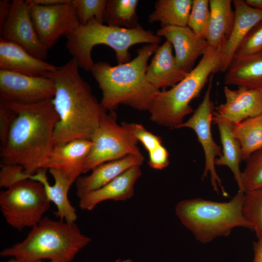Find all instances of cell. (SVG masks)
<instances>
[{
	"label": "cell",
	"mask_w": 262,
	"mask_h": 262,
	"mask_svg": "<svg viewBox=\"0 0 262 262\" xmlns=\"http://www.w3.org/2000/svg\"><path fill=\"white\" fill-rule=\"evenodd\" d=\"M79 66L72 58L45 77L54 82L51 102L59 120L54 131L55 145L77 139L91 140L107 114L103 107L82 78Z\"/></svg>",
	"instance_id": "1"
},
{
	"label": "cell",
	"mask_w": 262,
	"mask_h": 262,
	"mask_svg": "<svg viewBox=\"0 0 262 262\" xmlns=\"http://www.w3.org/2000/svg\"><path fill=\"white\" fill-rule=\"evenodd\" d=\"M12 103L17 115L1 147L0 165H19L25 174L33 175L44 168L55 146L58 115L51 99L31 104Z\"/></svg>",
	"instance_id": "2"
},
{
	"label": "cell",
	"mask_w": 262,
	"mask_h": 262,
	"mask_svg": "<svg viewBox=\"0 0 262 262\" xmlns=\"http://www.w3.org/2000/svg\"><path fill=\"white\" fill-rule=\"evenodd\" d=\"M159 44H148L137 50L129 62L112 66L106 62L94 64L90 72L101 91V104L107 111L124 105L139 111L148 110L159 91L147 80L148 61Z\"/></svg>",
	"instance_id": "3"
},
{
	"label": "cell",
	"mask_w": 262,
	"mask_h": 262,
	"mask_svg": "<svg viewBox=\"0 0 262 262\" xmlns=\"http://www.w3.org/2000/svg\"><path fill=\"white\" fill-rule=\"evenodd\" d=\"M91 239L82 233L75 222L44 217L32 228L22 242L4 249L3 257H12L22 262H71Z\"/></svg>",
	"instance_id": "4"
},
{
	"label": "cell",
	"mask_w": 262,
	"mask_h": 262,
	"mask_svg": "<svg viewBox=\"0 0 262 262\" xmlns=\"http://www.w3.org/2000/svg\"><path fill=\"white\" fill-rule=\"evenodd\" d=\"M223 47L208 46L197 65L183 80L169 90L158 91L147 110L152 121L177 129L185 117L194 112L190 102L199 96L210 76L220 70Z\"/></svg>",
	"instance_id": "5"
},
{
	"label": "cell",
	"mask_w": 262,
	"mask_h": 262,
	"mask_svg": "<svg viewBox=\"0 0 262 262\" xmlns=\"http://www.w3.org/2000/svg\"><path fill=\"white\" fill-rule=\"evenodd\" d=\"M66 46L79 67L91 71L95 63L92 58L93 48L105 45L115 52L118 65L131 61L129 49L138 44H159L161 38L140 24L132 29L105 25L95 19L79 27L66 36Z\"/></svg>",
	"instance_id": "6"
},
{
	"label": "cell",
	"mask_w": 262,
	"mask_h": 262,
	"mask_svg": "<svg viewBox=\"0 0 262 262\" xmlns=\"http://www.w3.org/2000/svg\"><path fill=\"white\" fill-rule=\"evenodd\" d=\"M245 193L238 191L228 202L194 198L178 202L175 213L181 223L202 243L228 236L233 229H253L243 213Z\"/></svg>",
	"instance_id": "7"
},
{
	"label": "cell",
	"mask_w": 262,
	"mask_h": 262,
	"mask_svg": "<svg viewBox=\"0 0 262 262\" xmlns=\"http://www.w3.org/2000/svg\"><path fill=\"white\" fill-rule=\"evenodd\" d=\"M50 203L42 183L31 179L19 180L0 192L1 213L6 222L19 231L36 225Z\"/></svg>",
	"instance_id": "8"
},
{
	"label": "cell",
	"mask_w": 262,
	"mask_h": 262,
	"mask_svg": "<svg viewBox=\"0 0 262 262\" xmlns=\"http://www.w3.org/2000/svg\"><path fill=\"white\" fill-rule=\"evenodd\" d=\"M116 118L115 111H109L92 136V145L85 163V173L108 162L129 155H142L129 123L120 125Z\"/></svg>",
	"instance_id": "9"
},
{
	"label": "cell",
	"mask_w": 262,
	"mask_h": 262,
	"mask_svg": "<svg viewBox=\"0 0 262 262\" xmlns=\"http://www.w3.org/2000/svg\"><path fill=\"white\" fill-rule=\"evenodd\" d=\"M213 76L210 79L209 84L201 103L193 115L185 122H183L177 129L188 128L196 133L198 142L201 144L204 153L205 166L202 179L211 177V182L213 190L219 194L221 188L222 195L228 196L222 184L215 167V160L222 155V147L214 141L211 131V124L214 115L213 103L211 98Z\"/></svg>",
	"instance_id": "10"
},
{
	"label": "cell",
	"mask_w": 262,
	"mask_h": 262,
	"mask_svg": "<svg viewBox=\"0 0 262 262\" xmlns=\"http://www.w3.org/2000/svg\"><path fill=\"white\" fill-rule=\"evenodd\" d=\"M28 3L38 38L48 50L62 35L66 36L80 25L72 0L67 3L51 6Z\"/></svg>",
	"instance_id": "11"
},
{
	"label": "cell",
	"mask_w": 262,
	"mask_h": 262,
	"mask_svg": "<svg viewBox=\"0 0 262 262\" xmlns=\"http://www.w3.org/2000/svg\"><path fill=\"white\" fill-rule=\"evenodd\" d=\"M53 80L0 69V98L7 101L31 104L51 99L55 94Z\"/></svg>",
	"instance_id": "12"
},
{
	"label": "cell",
	"mask_w": 262,
	"mask_h": 262,
	"mask_svg": "<svg viewBox=\"0 0 262 262\" xmlns=\"http://www.w3.org/2000/svg\"><path fill=\"white\" fill-rule=\"evenodd\" d=\"M0 33L1 38L20 45L34 56L43 60L47 58L49 50L38 38L26 0L12 1L10 14Z\"/></svg>",
	"instance_id": "13"
},
{
	"label": "cell",
	"mask_w": 262,
	"mask_h": 262,
	"mask_svg": "<svg viewBox=\"0 0 262 262\" xmlns=\"http://www.w3.org/2000/svg\"><path fill=\"white\" fill-rule=\"evenodd\" d=\"M156 34L171 43L178 66L187 73L194 68L196 59L203 55L209 46L206 40L198 37L188 26L161 27Z\"/></svg>",
	"instance_id": "14"
},
{
	"label": "cell",
	"mask_w": 262,
	"mask_h": 262,
	"mask_svg": "<svg viewBox=\"0 0 262 262\" xmlns=\"http://www.w3.org/2000/svg\"><path fill=\"white\" fill-rule=\"evenodd\" d=\"M92 143L90 140L77 139L62 145H55L44 168L62 172L73 184L82 173Z\"/></svg>",
	"instance_id": "15"
},
{
	"label": "cell",
	"mask_w": 262,
	"mask_h": 262,
	"mask_svg": "<svg viewBox=\"0 0 262 262\" xmlns=\"http://www.w3.org/2000/svg\"><path fill=\"white\" fill-rule=\"evenodd\" d=\"M226 101L216 108L215 113L233 125L262 114V89L238 88L224 89Z\"/></svg>",
	"instance_id": "16"
},
{
	"label": "cell",
	"mask_w": 262,
	"mask_h": 262,
	"mask_svg": "<svg viewBox=\"0 0 262 262\" xmlns=\"http://www.w3.org/2000/svg\"><path fill=\"white\" fill-rule=\"evenodd\" d=\"M140 166H133L103 186L79 198V207L92 211L99 203L107 200L125 201L134 194V185L141 177Z\"/></svg>",
	"instance_id": "17"
},
{
	"label": "cell",
	"mask_w": 262,
	"mask_h": 262,
	"mask_svg": "<svg viewBox=\"0 0 262 262\" xmlns=\"http://www.w3.org/2000/svg\"><path fill=\"white\" fill-rule=\"evenodd\" d=\"M56 68L34 56L20 45L0 37V69L30 76H45Z\"/></svg>",
	"instance_id": "18"
},
{
	"label": "cell",
	"mask_w": 262,
	"mask_h": 262,
	"mask_svg": "<svg viewBox=\"0 0 262 262\" xmlns=\"http://www.w3.org/2000/svg\"><path fill=\"white\" fill-rule=\"evenodd\" d=\"M172 49V44L167 40L159 46L147 68V81L159 90L174 86L189 73L179 68Z\"/></svg>",
	"instance_id": "19"
},
{
	"label": "cell",
	"mask_w": 262,
	"mask_h": 262,
	"mask_svg": "<svg viewBox=\"0 0 262 262\" xmlns=\"http://www.w3.org/2000/svg\"><path fill=\"white\" fill-rule=\"evenodd\" d=\"M232 3L234 7V21L231 33L223 47L220 69L221 71L225 72L244 39L262 20V10L249 7L243 0H234Z\"/></svg>",
	"instance_id": "20"
},
{
	"label": "cell",
	"mask_w": 262,
	"mask_h": 262,
	"mask_svg": "<svg viewBox=\"0 0 262 262\" xmlns=\"http://www.w3.org/2000/svg\"><path fill=\"white\" fill-rule=\"evenodd\" d=\"M49 170L54 179V184L52 185L48 181L46 169H41L33 175H27L26 178L42 183L49 199L57 208L54 214L60 220L75 222L77 218L76 210L68 198V191L72 183L60 171L55 169Z\"/></svg>",
	"instance_id": "21"
},
{
	"label": "cell",
	"mask_w": 262,
	"mask_h": 262,
	"mask_svg": "<svg viewBox=\"0 0 262 262\" xmlns=\"http://www.w3.org/2000/svg\"><path fill=\"white\" fill-rule=\"evenodd\" d=\"M143 161V155H129L97 166L90 175L80 176L75 181L77 196L80 198L103 186L130 168L141 166Z\"/></svg>",
	"instance_id": "22"
},
{
	"label": "cell",
	"mask_w": 262,
	"mask_h": 262,
	"mask_svg": "<svg viewBox=\"0 0 262 262\" xmlns=\"http://www.w3.org/2000/svg\"><path fill=\"white\" fill-rule=\"evenodd\" d=\"M213 121L216 125L222 145V155L215 160V165L228 167L233 174L239 190L244 192L242 171L240 164L242 160L240 144L233 134L234 125L214 112ZM245 193V192H244Z\"/></svg>",
	"instance_id": "23"
},
{
	"label": "cell",
	"mask_w": 262,
	"mask_h": 262,
	"mask_svg": "<svg viewBox=\"0 0 262 262\" xmlns=\"http://www.w3.org/2000/svg\"><path fill=\"white\" fill-rule=\"evenodd\" d=\"M224 80L226 85L262 89V55L233 58L225 71Z\"/></svg>",
	"instance_id": "24"
},
{
	"label": "cell",
	"mask_w": 262,
	"mask_h": 262,
	"mask_svg": "<svg viewBox=\"0 0 262 262\" xmlns=\"http://www.w3.org/2000/svg\"><path fill=\"white\" fill-rule=\"evenodd\" d=\"M230 0H209L210 16L206 41L209 46H224L234 21V11Z\"/></svg>",
	"instance_id": "25"
},
{
	"label": "cell",
	"mask_w": 262,
	"mask_h": 262,
	"mask_svg": "<svg viewBox=\"0 0 262 262\" xmlns=\"http://www.w3.org/2000/svg\"><path fill=\"white\" fill-rule=\"evenodd\" d=\"M192 0H158L148 18L149 23L159 22L161 27L187 26Z\"/></svg>",
	"instance_id": "26"
},
{
	"label": "cell",
	"mask_w": 262,
	"mask_h": 262,
	"mask_svg": "<svg viewBox=\"0 0 262 262\" xmlns=\"http://www.w3.org/2000/svg\"><path fill=\"white\" fill-rule=\"evenodd\" d=\"M233 132L241 148L242 159L262 148V114L248 118L233 127Z\"/></svg>",
	"instance_id": "27"
},
{
	"label": "cell",
	"mask_w": 262,
	"mask_h": 262,
	"mask_svg": "<svg viewBox=\"0 0 262 262\" xmlns=\"http://www.w3.org/2000/svg\"><path fill=\"white\" fill-rule=\"evenodd\" d=\"M138 0H107L104 23L107 25L132 29L139 25Z\"/></svg>",
	"instance_id": "28"
},
{
	"label": "cell",
	"mask_w": 262,
	"mask_h": 262,
	"mask_svg": "<svg viewBox=\"0 0 262 262\" xmlns=\"http://www.w3.org/2000/svg\"><path fill=\"white\" fill-rule=\"evenodd\" d=\"M243 213L252 225L258 241H262V188L245 193Z\"/></svg>",
	"instance_id": "29"
},
{
	"label": "cell",
	"mask_w": 262,
	"mask_h": 262,
	"mask_svg": "<svg viewBox=\"0 0 262 262\" xmlns=\"http://www.w3.org/2000/svg\"><path fill=\"white\" fill-rule=\"evenodd\" d=\"M210 16L209 0H193L187 26L198 37L206 40Z\"/></svg>",
	"instance_id": "30"
},
{
	"label": "cell",
	"mask_w": 262,
	"mask_h": 262,
	"mask_svg": "<svg viewBox=\"0 0 262 262\" xmlns=\"http://www.w3.org/2000/svg\"><path fill=\"white\" fill-rule=\"evenodd\" d=\"M107 0H72L80 25H85L92 19L103 24Z\"/></svg>",
	"instance_id": "31"
},
{
	"label": "cell",
	"mask_w": 262,
	"mask_h": 262,
	"mask_svg": "<svg viewBox=\"0 0 262 262\" xmlns=\"http://www.w3.org/2000/svg\"><path fill=\"white\" fill-rule=\"evenodd\" d=\"M242 171L244 192L262 188V148L252 154Z\"/></svg>",
	"instance_id": "32"
},
{
	"label": "cell",
	"mask_w": 262,
	"mask_h": 262,
	"mask_svg": "<svg viewBox=\"0 0 262 262\" xmlns=\"http://www.w3.org/2000/svg\"><path fill=\"white\" fill-rule=\"evenodd\" d=\"M262 50V20L256 24L244 39L234 58H244L259 54Z\"/></svg>",
	"instance_id": "33"
},
{
	"label": "cell",
	"mask_w": 262,
	"mask_h": 262,
	"mask_svg": "<svg viewBox=\"0 0 262 262\" xmlns=\"http://www.w3.org/2000/svg\"><path fill=\"white\" fill-rule=\"evenodd\" d=\"M17 115L13 104L0 98V140L1 147L5 143L10 127Z\"/></svg>",
	"instance_id": "34"
},
{
	"label": "cell",
	"mask_w": 262,
	"mask_h": 262,
	"mask_svg": "<svg viewBox=\"0 0 262 262\" xmlns=\"http://www.w3.org/2000/svg\"><path fill=\"white\" fill-rule=\"evenodd\" d=\"M129 124L138 141L142 143L148 152L163 145L160 137L147 131L141 124L131 123Z\"/></svg>",
	"instance_id": "35"
},
{
	"label": "cell",
	"mask_w": 262,
	"mask_h": 262,
	"mask_svg": "<svg viewBox=\"0 0 262 262\" xmlns=\"http://www.w3.org/2000/svg\"><path fill=\"white\" fill-rule=\"evenodd\" d=\"M148 164L153 169L162 170L169 164V153L163 145L148 152Z\"/></svg>",
	"instance_id": "36"
},
{
	"label": "cell",
	"mask_w": 262,
	"mask_h": 262,
	"mask_svg": "<svg viewBox=\"0 0 262 262\" xmlns=\"http://www.w3.org/2000/svg\"><path fill=\"white\" fill-rule=\"evenodd\" d=\"M12 1L8 0L0 1V28L6 21L11 11Z\"/></svg>",
	"instance_id": "37"
},
{
	"label": "cell",
	"mask_w": 262,
	"mask_h": 262,
	"mask_svg": "<svg viewBox=\"0 0 262 262\" xmlns=\"http://www.w3.org/2000/svg\"><path fill=\"white\" fill-rule=\"evenodd\" d=\"M31 4L46 6L62 4L70 2L71 0H26Z\"/></svg>",
	"instance_id": "38"
},
{
	"label": "cell",
	"mask_w": 262,
	"mask_h": 262,
	"mask_svg": "<svg viewBox=\"0 0 262 262\" xmlns=\"http://www.w3.org/2000/svg\"><path fill=\"white\" fill-rule=\"evenodd\" d=\"M254 258L252 262H262V241L254 243Z\"/></svg>",
	"instance_id": "39"
},
{
	"label": "cell",
	"mask_w": 262,
	"mask_h": 262,
	"mask_svg": "<svg viewBox=\"0 0 262 262\" xmlns=\"http://www.w3.org/2000/svg\"><path fill=\"white\" fill-rule=\"evenodd\" d=\"M245 1L249 7L258 10H262V0H246Z\"/></svg>",
	"instance_id": "40"
},
{
	"label": "cell",
	"mask_w": 262,
	"mask_h": 262,
	"mask_svg": "<svg viewBox=\"0 0 262 262\" xmlns=\"http://www.w3.org/2000/svg\"><path fill=\"white\" fill-rule=\"evenodd\" d=\"M115 262H132V261L130 259H127V260H117Z\"/></svg>",
	"instance_id": "41"
},
{
	"label": "cell",
	"mask_w": 262,
	"mask_h": 262,
	"mask_svg": "<svg viewBox=\"0 0 262 262\" xmlns=\"http://www.w3.org/2000/svg\"><path fill=\"white\" fill-rule=\"evenodd\" d=\"M8 262H20L19 261H18V260H16L15 259H11V260H10ZM37 262H43V261H38Z\"/></svg>",
	"instance_id": "42"
},
{
	"label": "cell",
	"mask_w": 262,
	"mask_h": 262,
	"mask_svg": "<svg viewBox=\"0 0 262 262\" xmlns=\"http://www.w3.org/2000/svg\"><path fill=\"white\" fill-rule=\"evenodd\" d=\"M258 54H260L261 55H262V50H261V51Z\"/></svg>",
	"instance_id": "43"
}]
</instances>
